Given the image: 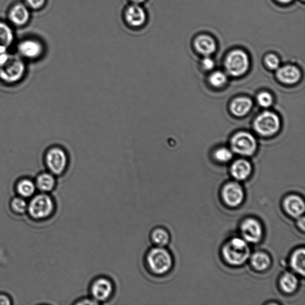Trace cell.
<instances>
[{
	"mask_svg": "<svg viewBox=\"0 0 305 305\" xmlns=\"http://www.w3.org/2000/svg\"><path fill=\"white\" fill-rule=\"evenodd\" d=\"M291 268L297 274L304 275L305 252L304 248L298 249L292 254L290 258Z\"/></svg>",
	"mask_w": 305,
	"mask_h": 305,
	"instance_id": "d4e9b609",
	"label": "cell"
},
{
	"mask_svg": "<svg viewBox=\"0 0 305 305\" xmlns=\"http://www.w3.org/2000/svg\"><path fill=\"white\" fill-rule=\"evenodd\" d=\"M280 125V118L271 112H265L259 115L254 122L256 132L264 136H270L277 133Z\"/></svg>",
	"mask_w": 305,
	"mask_h": 305,
	"instance_id": "ba28073f",
	"label": "cell"
},
{
	"mask_svg": "<svg viewBox=\"0 0 305 305\" xmlns=\"http://www.w3.org/2000/svg\"><path fill=\"white\" fill-rule=\"evenodd\" d=\"M225 65L229 74L240 76L245 74L249 69V57L242 50H234L228 55Z\"/></svg>",
	"mask_w": 305,
	"mask_h": 305,
	"instance_id": "52a82bcc",
	"label": "cell"
},
{
	"mask_svg": "<svg viewBox=\"0 0 305 305\" xmlns=\"http://www.w3.org/2000/svg\"><path fill=\"white\" fill-rule=\"evenodd\" d=\"M252 166L246 160L240 159L233 163L231 168V175L238 181L245 180L252 172Z\"/></svg>",
	"mask_w": 305,
	"mask_h": 305,
	"instance_id": "ac0fdd59",
	"label": "cell"
},
{
	"mask_svg": "<svg viewBox=\"0 0 305 305\" xmlns=\"http://www.w3.org/2000/svg\"><path fill=\"white\" fill-rule=\"evenodd\" d=\"M298 279L290 272H285L280 280V286L284 293L290 294L296 291L298 286Z\"/></svg>",
	"mask_w": 305,
	"mask_h": 305,
	"instance_id": "484cf974",
	"label": "cell"
},
{
	"mask_svg": "<svg viewBox=\"0 0 305 305\" xmlns=\"http://www.w3.org/2000/svg\"><path fill=\"white\" fill-rule=\"evenodd\" d=\"M283 207L287 214L293 218H300L304 213L305 205L303 198L292 194L285 197Z\"/></svg>",
	"mask_w": 305,
	"mask_h": 305,
	"instance_id": "9a60e30c",
	"label": "cell"
},
{
	"mask_svg": "<svg viewBox=\"0 0 305 305\" xmlns=\"http://www.w3.org/2000/svg\"><path fill=\"white\" fill-rule=\"evenodd\" d=\"M15 40L14 32L11 26L0 21V47L9 49Z\"/></svg>",
	"mask_w": 305,
	"mask_h": 305,
	"instance_id": "603a6c76",
	"label": "cell"
},
{
	"mask_svg": "<svg viewBox=\"0 0 305 305\" xmlns=\"http://www.w3.org/2000/svg\"><path fill=\"white\" fill-rule=\"evenodd\" d=\"M202 65L205 69H213L215 66L214 60L209 56H205L204 60H202Z\"/></svg>",
	"mask_w": 305,
	"mask_h": 305,
	"instance_id": "d6a6232c",
	"label": "cell"
},
{
	"mask_svg": "<svg viewBox=\"0 0 305 305\" xmlns=\"http://www.w3.org/2000/svg\"><path fill=\"white\" fill-rule=\"evenodd\" d=\"M75 304H98L96 301L92 299L91 297H84L80 298L75 301Z\"/></svg>",
	"mask_w": 305,
	"mask_h": 305,
	"instance_id": "836d02e7",
	"label": "cell"
},
{
	"mask_svg": "<svg viewBox=\"0 0 305 305\" xmlns=\"http://www.w3.org/2000/svg\"><path fill=\"white\" fill-rule=\"evenodd\" d=\"M18 55L26 61H36L43 56L44 47L40 41L26 39L19 43Z\"/></svg>",
	"mask_w": 305,
	"mask_h": 305,
	"instance_id": "30bf717a",
	"label": "cell"
},
{
	"mask_svg": "<svg viewBox=\"0 0 305 305\" xmlns=\"http://www.w3.org/2000/svg\"><path fill=\"white\" fill-rule=\"evenodd\" d=\"M265 63L269 68L271 69H277L280 66V60L274 54H269L265 58Z\"/></svg>",
	"mask_w": 305,
	"mask_h": 305,
	"instance_id": "4dcf8cb0",
	"label": "cell"
},
{
	"mask_svg": "<svg viewBox=\"0 0 305 305\" xmlns=\"http://www.w3.org/2000/svg\"><path fill=\"white\" fill-rule=\"evenodd\" d=\"M44 164L47 171L56 176L62 175L69 165V156L66 151L59 146H52L45 151Z\"/></svg>",
	"mask_w": 305,
	"mask_h": 305,
	"instance_id": "3957f363",
	"label": "cell"
},
{
	"mask_svg": "<svg viewBox=\"0 0 305 305\" xmlns=\"http://www.w3.org/2000/svg\"><path fill=\"white\" fill-rule=\"evenodd\" d=\"M298 226L300 228V229L302 230H304V218L301 217L298 219Z\"/></svg>",
	"mask_w": 305,
	"mask_h": 305,
	"instance_id": "d590c367",
	"label": "cell"
},
{
	"mask_svg": "<svg viewBox=\"0 0 305 305\" xmlns=\"http://www.w3.org/2000/svg\"><path fill=\"white\" fill-rule=\"evenodd\" d=\"M27 74V64L18 55L11 54L0 65V82L6 85H15L21 83Z\"/></svg>",
	"mask_w": 305,
	"mask_h": 305,
	"instance_id": "7a4b0ae2",
	"label": "cell"
},
{
	"mask_svg": "<svg viewBox=\"0 0 305 305\" xmlns=\"http://www.w3.org/2000/svg\"><path fill=\"white\" fill-rule=\"evenodd\" d=\"M113 281L107 276H99L93 279L89 286V296L98 304L111 300L115 293Z\"/></svg>",
	"mask_w": 305,
	"mask_h": 305,
	"instance_id": "8992f818",
	"label": "cell"
},
{
	"mask_svg": "<svg viewBox=\"0 0 305 305\" xmlns=\"http://www.w3.org/2000/svg\"><path fill=\"white\" fill-rule=\"evenodd\" d=\"M258 104L263 108H268L271 107L272 104V97L269 93L262 92L260 93L257 98Z\"/></svg>",
	"mask_w": 305,
	"mask_h": 305,
	"instance_id": "f546056e",
	"label": "cell"
},
{
	"mask_svg": "<svg viewBox=\"0 0 305 305\" xmlns=\"http://www.w3.org/2000/svg\"><path fill=\"white\" fill-rule=\"evenodd\" d=\"M173 258L165 247L153 246L147 250L144 256L147 270L155 277H162L171 270Z\"/></svg>",
	"mask_w": 305,
	"mask_h": 305,
	"instance_id": "6da1fadb",
	"label": "cell"
},
{
	"mask_svg": "<svg viewBox=\"0 0 305 305\" xmlns=\"http://www.w3.org/2000/svg\"><path fill=\"white\" fill-rule=\"evenodd\" d=\"M195 47L198 53L210 56L216 50V44L213 38L207 35H201L195 41Z\"/></svg>",
	"mask_w": 305,
	"mask_h": 305,
	"instance_id": "ffe728a7",
	"label": "cell"
},
{
	"mask_svg": "<svg viewBox=\"0 0 305 305\" xmlns=\"http://www.w3.org/2000/svg\"><path fill=\"white\" fill-rule=\"evenodd\" d=\"M300 70L294 66H285L277 71V78L280 81L286 84H294L300 79Z\"/></svg>",
	"mask_w": 305,
	"mask_h": 305,
	"instance_id": "e0dca14e",
	"label": "cell"
},
{
	"mask_svg": "<svg viewBox=\"0 0 305 305\" xmlns=\"http://www.w3.org/2000/svg\"><path fill=\"white\" fill-rule=\"evenodd\" d=\"M225 204L231 207H236L242 204L245 194L242 186L238 183L231 182L225 185L222 190Z\"/></svg>",
	"mask_w": 305,
	"mask_h": 305,
	"instance_id": "7c38bea8",
	"label": "cell"
},
{
	"mask_svg": "<svg viewBox=\"0 0 305 305\" xmlns=\"http://www.w3.org/2000/svg\"><path fill=\"white\" fill-rule=\"evenodd\" d=\"M125 17L128 25L134 28L142 27L147 21L145 10L140 5L130 6L125 11Z\"/></svg>",
	"mask_w": 305,
	"mask_h": 305,
	"instance_id": "4fadbf2b",
	"label": "cell"
},
{
	"mask_svg": "<svg viewBox=\"0 0 305 305\" xmlns=\"http://www.w3.org/2000/svg\"><path fill=\"white\" fill-rule=\"evenodd\" d=\"M34 181L37 190L45 193L54 190L57 184L56 176L47 171L38 173Z\"/></svg>",
	"mask_w": 305,
	"mask_h": 305,
	"instance_id": "2e32d148",
	"label": "cell"
},
{
	"mask_svg": "<svg viewBox=\"0 0 305 305\" xmlns=\"http://www.w3.org/2000/svg\"><path fill=\"white\" fill-rule=\"evenodd\" d=\"M223 255L226 261L234 266L242 265L247 261L250 255L248 242L240 238H233L225 244Z\"/></svg>",
	"mask_w": 305,
	"mask_h": 305,
	"instance_id": "5b68a950",
	"label": "cell"
},
{
	"mask_svg": "<svg viewBox=\"0 0 305 305\" xmlns=\"http://www.w3.org/2000/svg\"><path fill=\"white\" fill-rule=\"evenodd\" d=\"M31 17L30 10L26 5L18 3L10 10L9 19L11 23L17 27H22L28 23Z\"/></svg>",
	"mask_w": 305,
	"mask_h": 305,
	"instance_id": "5bb4252c",
	"label": "cell"
},
{
	"mask_svg": "<svg viewBox=\"0 0 305 305\" xmlns=\"http://www.w3.org/2000/svg\"><path fill=\"white\" fill-rule=\"evenodd\" d=\"M227 81V77L222 72H215L210 76V82L215 87H221V86H224Z\"/></svg>",
	"mask_w": 305,
	"mask_h": 305,
	"instance_id": "83f0119b",
	"label": "cell"
},
{
	"mask_svg": "<svg viewBox=\"0 0 305 305\" xmlns=\"http://www.w3.org/2000/svg\"><path fill=\"white\" fill-rule=\"evenodd\" d=\"M55 210L56 205L53 198L45 192L35 195L28 204V214L35 220L48 219L53 215Z\"/></svg>",
	"mask_w": 305,
	"mask_h": 305,
	"instance_id": "277c9868",
	"label": "cell"
},
{
	"mask_svg": "<svg viewBox=\"0 0 305 305\" xmlns=\"http://www.w3.org/2000/svg\"><path fill=\"white\" fill-rule=\"evenodd\" d=\"M215 157L218 161L227 162L233 158V153L227 148H221L215 152Z\"/></svg>",
	"mask_w": 305,
	"mask_h": 305,
	"instance_id": "f1b7e54d",
	"label": "cell"
},
{
	"mask_svg": "<svg viewBox=\"0 0 305 305\" xmlns=\"http://www.w3.org/2000/svg\"><path fill=\"white\" fill-rule=\"evenodd\" d=\"M16 191L19 196L24 198L33 197L37 190L35 181L30 178H22L16 184Z\"/></svg>",
	"mask_w": 305,
	"mask_h": 305,
	"instance_id": "d6986e66",
	"label": "cell"
},
{
	"mask_svg": "<svg viewBox=\"0 0 305 305\" xmlns=\"http://www.w3.org/2000/svg\"><path fill=\"white\" fill-rule=\"evenodd\" d=\"M12 304L11 298L5 294H0V305H10Z\"/></svg>",
	"mask_w": 305,
	"mask_h": 305,
	"instance_id": "e575fe53",
	"label": "cell"
},
{
	"mask_svg": "<svg viewBox=\"0 0 305 305\" xmlns=\"http://www.w3.org/2000/svg\"><path fill=\"white\" fill-rule=\"evenodd\" d=\"M241 234L246 242L258 243L263 236V228L261 223L255 218H249L244 220L240 226Z\"/></svg>",
	"mask_w": 305,
	"mask_h": 305,
	"instance_id": "8fae6325",
	"label": "cell"
},
{
	"mask_svg": "<svg viewBox=\"0 0 305 305\" xmlns=\"http://www.w3.org/2000/svg\"><path fill=\"white\" fill-rule=\"evenodd\" d=\"M251 99L246 97L237 98L231 105V111L237 117L246 115L252 108Z\"/></svg>",
	"mask_w": 305,
	"mask_h": 305,
	"instance_id": "7402d4cb",
	"label": "cell"
},
{
	"mask_svg": "<svg viewBox=\"0 0 305 305\" xmlns=\"http://www.w3.org/2000/svg\"><path fill=\"white\" fill-rule=\"evenodd\" d=\"M279 2L283 3V4H288V3H291L293 0H278Z\"/></svg>",
	"mask_w": 305,
	"mask_h": 305,
	"instance_id": "74e56055",
	"label": "cell"
},
{
	"mask_svg": "<svg viewBox=\"0 0 305 305\" xmlns=\"http://www.w3.org/2000/svg\"><path fill=\"white\" fill-rule=\"evenodd\" d=\"M231 145L234 152L246 156L252 155L257 148L255 137L251 134L245 132L234 135L231 139Z\"/></svg>",
	"mask_w": 305,
	"mask_h": 305,
	"instance_id": "9c48e42d",
	"label": "cell"
},
{
	"mask_svg": "<svg viewBox=\"0 0 305 305\" xmlns=\"http://www.w3.org/2000/svg\"><path fill=\"white\" fill-rule=\"evenodd\" d=\"M146 0H131V2L133 3V4L141 5L143 3L145 2Z\"/></svg>",
	"mask_w": 305,
	"mask_h": 305,
	"instance_id": "8d00e7d4",
	"label": "cell"
},
{
	"mask_svg": "<svg viewBox=\"0 0 305 305\" xmlns=\"http://www.w3.org/2000/svg\"><path fill=\"white\" fill-rule=\"evenodd\" d=\"M11 208L15 214L21 215L27 211L28 203L25 198L18 196L12 199Z\"/></svg>",
	"mask_w": 305,
	"mask_h": 305,
	"instance_id": "4316f807",
	"label": "cell"
},
{
	"mask_svg": "<svg viewBox=\"0 0 305 305\" xmlns=\"http://www.w3.org/2000/svg\"><path fill=\"white\" fill-rule=\"evenodd\" d=\"M150 239L154 246L166 247L171 240V236L165 228L156 227L151 231Z\"/></svg>",
	"mask_w": 305,
	"mask_h": 305,
	"instance_id": "44dd1931",
	"label": "cell"
},
{
	"mask_svg": "<svg viewBox=\"0 0 305 305\" xmlns=\"http://www.w3.org/2000/svg\"><path fill=\"white\" fill-rule=\"evenodd\" d=\"M250 263L256 270L263 271L267 269L271 265V261L269 257L265 252H258L253 254L250 258Z\"/></svg>",
	"mask_w": 305,
	"mask_h": 305,
	"instance_id": "cb8c5ba5",
	"label": "cell"
},
{
	"mask_svg": "<svg viewBox=\"0 0 305 305\" xmlns=\"http://www.w3.org/2000/svg\"><path fill=\"white\" fill-rule=\"evenodd\" d=\"M46 0H26V5L28 8L34 10L40 9L46 4Z\"/></svg>",
	"mask_w": 305,
	"mask_h": 305,
	"instance_id": "1f68e13d",
	"label": "cell"
}]
</instances>
